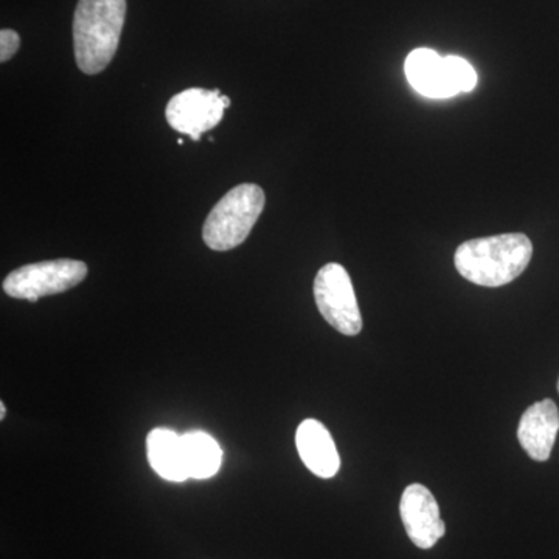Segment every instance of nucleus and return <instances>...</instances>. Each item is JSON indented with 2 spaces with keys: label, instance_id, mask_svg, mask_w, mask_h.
<instances>
[{
  "label": "nucleus",
  "instance_id": "nucleus-1",
  "mask_svg": "<svg viewBox=\"0 0 559 559\" xmlns=\"http://www.w3.org/2000/svg\"><path fill=\"white\" fill-rule=\"evenodd\" d=\"M533 245L527 235L502 234L476 238L455 250V270L463 278L485 288L509 285L527 270Z\"/></svg>",
  "mask_w": 559,
  "mask_h": 559
},
{
  "label": "nucleus",
  "instance_id": "nucleus-2",
  "mask_svg": "<svg viewBox=\"0 0 559 559\" xmlns=\"http://www.w3.org/2000/svg\"><path fill=\"white\" fill-rule=\"evenodd\" d=\"M127 17V0H79L73 16V51L86 75L103 72L116 57Z\"/></svg>",
  "mask_w": 559,
  "mask_h": 559
},
{
  "label": "nucleus",
  "instance_id": "nucleus-3",
  "mask_svg": "<svg viewBox=\"0 0 559 559\" xmlns=\"http://www.w3.org/2000/svg\"><path fill=\"white\" fill-rule=\"evenodd\" d=\"M264 204L266 194L255 183H241L231 189L205 219L202 229L205 245L218 252L238 248L249 237Z\"/></svg>",
  "mask_w": 559,
  "mask_h": 559
},
{
  "label": "nucleus",
  "instance_id": "nucleus-4",
  "mask_svg": "<svg viewBox=\"0 0 559 559\" xmlns=\"http://www.w3.org/2000/svg\"><path fill=\"white\" fill-rule=\"evenodd\" d=\"M87 275L86 263L79 260H50L27 264L3 280V290L13 299L38 301L75 288Z\"/></svg>",
  "mask_w": 559,
  "mask_h": 559
},
{
  "label": "nucleus",
  "instance_id": "nucleus-5",
  "mask_svg": "<svg viewBox=\"0 0 559 559\" xmlns=\"http://www.w3.org/2000/svg\"><path fill=\"white\" fill-rule=\"evenodd\" d=\"M314 299L322 318L345 336H356L362 330L358 299L347 270L340 263H329L314 280Z\"/></svg>",
  "mask_w": 559,
  "mask_h": 559
},
{
  "label": "nucleus",
  "instance_id": "nucleus-6",
  "mask_svg": "<svg viewBox=\"0 0 559 559\" xmlns=\"http://www.w3.org/2000/svg\"><path fill=\"white\" fill-rule=\"evenodd\" d=\"M227 108H230V98L221 94L219 90L191 87L175 95L165 114L173 130L200 142L204 132L218 127Z\"/></svg>",
  "mask_w": 559,
  "mask_h": 559
},
{
  "label": "nucleus",
  "instance_id": "nucleus-7",
  "mask_svg": "<svg viewBox=\"0 0 559 559\" xmlns=\"http://www.w3.org/2000/svg\"><path fill=\"white\" fill-rule=\"evenodd\" d=\"M400 513L407 535L418 549H432L447 533L439 503L425 485L412 484L404 489Z\"/></svg>",
  "mask_w": 559,
  "mask_h": 559
},
{
  "label": "nucleus",
  "instance_id": "nucleus-8",
  "mask_svg": "<svg viewBox=\"0 0 559 559\" xmlns=\"http://www.w3.org/2000/svg\"><path fill=\"white\" fill-rule=\"evenodd\" d=\"M559 430V412L551 400L538 401L522 415L518 439L535 462H547Z\"/></svg>",
  "mask_w": 559,
  "mask_h": 559
},
{
  "label": "nucleus",
  "instance_id": "nucleus-9",
  "mask_svg": "<svg viewBox=\"0 0 559 559\" xmlns=\"http://www.w3.org/2000/svg\"><path fill=\"white\" fill-rule=\"evenodd\" d=\"M296 444L301 462L316 476L331 479L340 473L341 457L336 443L329 429L318 419H305L300 423Z\"/></svg>",
  "mask_w": 559,
  "mask_h": 559
},
{
  "label": "nucleus",
  "instance_id": "nucleus-10",
  "mask_svg": "<svg viewBox=\"0 0 559 559\" xmlns=\"http://www.w3.org/2000/svg\"><path fill=\"white\" fill-rule=\"evenodd\" d=\"M407 81L423 97L444 100L457 92L451 86L443 57L430 49H415L404 62Z\"/></svg>",
  "mask_w": 559,
  "mask_h": 559
},
{
  "label": "nucleus",
  "instance_id": "nucleus-11",
  "mask_svg": "<svg viewBox=\"0 0 559 559\" xmlns=\"http://www.w3.org/2000/svg\"><path fill=\"white\" fill-rule=\"evenodd\" d=\"M146 454H148L150 465L162 479L170 481L189 479L182 437L175 430L164 428L151 430L146 439Z\"/></svg>",
  "mask_w": 559,
  "mask_h": 559
},
{
  "label": "nucleus",
  "instance_id": "nucleus-12",
  "mask_svg": "<svg viewBox=\"0 0 559 559\" xmlns=\"http://www.w3.org/2000/svg\"><path fill=\"white\" fill-rule=\"evenodd\" d=\"M182 444L190 477L198 480L210 479L218 473L223 451L212 436L202 430H191L182 436Z\"/></svg>",
  "mask_w": 559,
  "mask_h": 559
},
{
  "label": "nucleus",
  "instance_id": "nucleus-13",
  "mask_svg": "<svg viewBox=\"0 0 559 559\" xmlns=\"http://www.w3.org/2000/svg\"><path fill=\"white\" fill-rule=\"evenodd\" d=\"M443 62L451 86L454 87L457 95L462 94V92H471L477 86L476 70H474L468 61L450 55V57L443 58Z\"/></svg>",
  "mask_w": 559,
  "mask_h": 559
},
{
  "label": "nucleus",
  "instance_id": "nucleus-14",
  "mask_svg": "<svg viewBox=\"0 0 559 559\" xmlns=\"http://www.w3.org/2000/svg\"><path fill=\"white\" fill-rule=\"evenodd\" d=\"M20 35L14 31L3 28V31L0 32V61H10L11 58L17 53V50H20Z\"/></svg>",
  "mask_w": 559,
  "mask_h": 559
},
{
  "label": "nucleus",
  "instance_id": "nucleus-15",
  "mask_svg": "<svg viewBox=\"0 0 559 559\" xmlns=\"http://www.w3.org/2000/svg\"><path fill=\"white\" fill-rule=\"evenodd\" d=\"M5 412H7V409H5V406H3V403L0 404V418H2V419L5 418Z\"/></svg>",
  "mask_w": 559,
  "mask_h": 559
},
{
  "label": "nucleus",
  "instance_id": "nucleus-16",
  "mask_svg": "<svg viewBox=\"0 0 559 559\" xmlns=\"http://www.w3.org/2000/svg\"><path fill=\"white\" fill-rule=\"evenodd\" d=\"M558 392H559V380H558Z\"/></svg>",
  "mask_w": 559,
  "mask_h": 559
}]
</instances>
